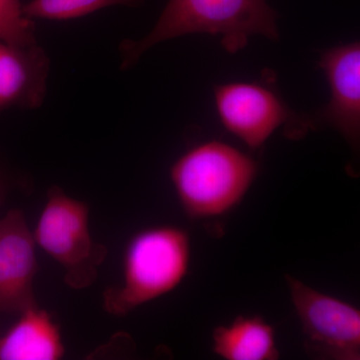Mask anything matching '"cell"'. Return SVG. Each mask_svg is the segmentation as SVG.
<instances>
[{"label": "cell", "instance_id": "cell-8", "mask_svg": "<svg viewBox=\"0 0 360 360\" xmlns=\"http://www.w3.org/2000/svg\"><path fill=\"white\" fill-rule=\"evenodd\" d=\"M319 66L326 73L331 97L319 115L321 122L340 131L352 146L360 134V44L333 47L322 53Z\"/></svg>", "mask_w": 360, "mask_h": 360}, {"label": "cell", "instance_id": "cell-11", "mask_svg": "<svg viewBox=\"0 0 360 360\" xmlns=\"http://www.w3.org/2000/svg\"><path fill=\"white\" fill-rule=\"evenodd\" d=\"M212 349L226 360H276L274 329L260 316H238L213 330Z\"/></svg>", "mask_w": 360, "mask_h": 360}, {"label": "cell", "instance_id": "cell-12", "mask_svg": "<svg viewBox=\"0 0 360 360\" xmlns=\"http://www.w3.org/2000/svg\"><path fill=\"white\" fill-rule=\"evenodd\" d=\"M144 0H32L22 6V13L30 20H70L89 15L112 6L137 7Z\"/></svg>", "mask_w": 360, "mask_h": 360}, {"label": "cell", "instance_id": "cell-3", "mask_svg": "<svg viewBox=\"0 0 360 360\" xmlns=\"http://www.w3.org/2000/svg\"><path fill=\"white\" fill-rule=\"evenodd\" d=\"M257 172L250 156L229 144L206 142L172 165L170 176L188 217L205 219L231 212L243 200Z\"/></svg>", "mask_w": 360, "mask_h": 360}, {"label": "cell", "instance_id": "cell-4", "mask_svg": "<svg viewBox=\"0 0 360 360\" xmlns=\"http://www.w3.org/2000/svg\"><path fill=\"white\" fill-rule=\"evenodd\" d=\"M89 215L86 203L51 186L32 233L35 245L63 266L65 283L77 290L96 283L98 267L108 253L106 246L90 236Z\"/></svg>", "mask_w": 360, "mask_h": 360}, {"label": "cell", "instance_id": "cell-13", "mask_svg": "<svg viewBox=\"0 0 360 360\" xmlns=\"http://www.w3.org/2000/svg\"><path fill=\"white\" fill-rule=\"evenodd\" d=\"M0 40L20 46L37 44L34 22L25 18L20 0H0Z\"/></svg>", "mask_w": 360, "mask_h": 360}, {"label": "cell", "instance_id": "cell-6", "mask_svg": "<svg viewBox=\"0 0 360 360\" xmlns=\"http://www.w3.org/2000/svg\"><path fill=\"white\" fill-rule=\"evenodd\" d=\"M215 104L225 129L251 148H258L278 127L295 129L310 122L293 112L276 92L258 84H227L214 89ZM302 131V130H300Z\"/></svg>", "mask_w": 360, "mask_h": 360}, {"label": "cell", "instance_id": "cell-9", "mask_svg": "<svg viewBox=\"0 0 360 360\" xmlns=\"http://www.w3.org/2000/svg\"><path fill=\"white\" fill-rule=\"evenodd\" d=\"M49 70V56L37 44L20 46L0 40V113L13 106H41Z\"/></svg>", "mask_w": 360, "mask_h": 360}, {"label": "cell", "instance_id": "cell-5", "mask_svg": "<svg viewBox=\"0 0 360 360\" xmlns=\"http://www.w3.org/2000/svg\"><path fill=\"white\" fill-rule=\"evenodd\" d=\"M285 279L307 338V349L329 359H359V309L324 295L295 277L286 276Z\"/></svg>", "mask_w": 360, "mask_h": 360}, {"label": "cell", "instance_id": "cell-10", "mask_svg": "<svg viewBox=\"0 0 360 360\" xmlns=\"http://www.w3.org/2000/svg\"><path fill=\"white\" fill-rule=\"evenodd\" d=\"M63 355L59 326L39 305L21 312L13 328L0 336V360H58Z\"/></svg>", "mask_w": 360, "mask_h": 360}, {"label": "cell", "instance_id": "cell-2", "mask_svg": "<svg viewBox=\"0 0 360 360\" xmlns=\"http://www.w3.org/2000/svg\"><path fill=\"white\" fill-rule=\"evenodd\" d=\"M189 262L191 240L184 229L155 226L137 232L125 250L122 285L104 291V310L125 316L172 292L186 278Z\"/></svg>", "mask_w": 360, "mask_h": 360}, {"label": "cell", "instance_id": "cell-7", "mask_svg": "<svg viewBox=\"0 0 360 360\" xmlns=\"http://www.w3.org/2000/svg\"><path fill=\"white\" fill-rule=\"evenodd\" d=\"M35 241L20 210L0 219V312L37 307L33 283L39 270Z\"/></svg>", "mask_w": 360, "mask_h": 360}, {"label": "cell", "instance_id": "cell-14", "mask_svg": "<svg viewBox=\"0 0 360 360\" xmlns=\"http://www.w3.org/2000/svg\"><path fill=\"white\" fill-rule=\"evenodd\" d=\"M4 182L0 179V205H1L2 201H4Z\"/></svg>", "mask_w": 360, "mask_h": 360}, {"label": "cell", "instance_id": "cell-1", "mask_svg": "<svg viewBox=\"0 0 360 360\" xmlns=\"http://www.w3.org/2000/svg\"><path fill=\"white\" fill-rule=\"evenodd\" d=\"M277 16L266 0H168L148 35L120 45L122 70L134 66L153 45L193 33L221 35L231 53L245 49L251 35L277 40Z\"/></svg>", "mask_w": 360, "mask_h": 360}]
</instances>
